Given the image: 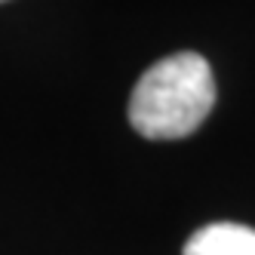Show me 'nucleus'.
<instances>
[{
	"label": "nucleus",
	"mask_w": 255,
	"mask_h": 255,
	"mask_svg": "<svg viewBox=\"0 0 255 255\" xmlns=\"http://www.w3.org/2000/svg\"><path fill=\"white\" fill-rule=\"evenodd\" d=\"M215 108V77L200 52L154 62L129 96V123L141 138L175 141L197 132Z\"/></svg>",
	"instance_id": "f257e3e1"
},
{
	"label": "nucleus",
	"mask_w": 255,
	"mask_h": 255,
	"mask_svg": "<svg viewBox=\"0 0 255 255\" xmlns=\"http://www.w3.org/2000/svg\"><path fill=\"white\" fill-rule=\"evenodd\" d=\"M181 255H255V228L215 222L191 234Z\"/></svg>",
	"instance_id": "f03ea898"
},
{
	"label": "nucleus",
	"mask_w": 255,
	"mask_h": 255,
	"mask_svg": "<svg viewBox=\"0 0 255 255\" xmlns=\"http://www.w3.org/2000/svg\"><path fill=\"white\" fill-rule=\"evenodd\" d=\"M0 3H3V0H0Z\"/></svg>",
	"instance_id": "7ed1b4c3"
}]
</instances>
